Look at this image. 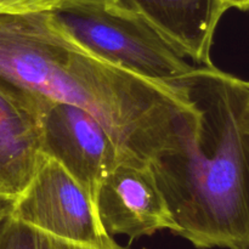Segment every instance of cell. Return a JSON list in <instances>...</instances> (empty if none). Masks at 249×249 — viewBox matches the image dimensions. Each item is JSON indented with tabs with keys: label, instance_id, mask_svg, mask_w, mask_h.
<instances>
[{
	"label": "cell",
	"instance_id": "3",
	"mask_svg": "<svg viewBox=\"0 0 249 249\" xmlns=\"http://www.w3.org/2000/svg\"><path fill=\"white\" fill-rule=\"evenodd\" d=\"M48 12L56 28L83 50L143 79L177 90L195 68L147 22L106 0H62Z\"/></svg>",
	"mask_w": 249,
	"mask_h": 249
},
{
	"label": "cell",
	"instance_id": "6",
	"mask_svg": "<svg viewBox=\"0 0 249 249\" xmlns=\"http://www.w3.org/2000/svg\"><path fill=\"white\" fill-rule=\"evenodd\" d=\"M95 203L109 236L124 235L133 241L160 230H177L147 162L121 158L102 179Z\"/></svg>",
	"mask_w": 249,
	"mask_h": 249
},
{
	"label": "cell",
	"instance_id": "5",
	"mask_svg": "<svg viewBox=\"0 0 249 249\" xmlns=\"http://www.w3.org/2000/svg\"><path fill=\"white\" fill-rule=\"evenodd\" d=\"M33 111L41 152L60 163L96 202L102 179L124 157L113 136L94 114L75 105L38 100Z\"/></svg>",
	"mask_w": 249,
	"mask_h": 249
},
{
	"label": "cell",
	"instance_id": "1",
	"mask_svg": "<svg viewBox=\"0 0 249 249\" xmlns=\"http://www.w3.org/2000/svg\"><path fill=\"white\" fill-rule=\"evenodd\" d=\"M0 88L32 111L38 100L87 109L124 157L147 163L177 145L194 112L181 91L83 50L56 28L48 11L0 15Z\"/></svg>",
	"mask_w": 249,
	"mask_h": 249
},
{
	"label": "cell",
	"instance_id": "8",
	"mask_svg": "<svg viewBox=\"0 0 249 249\" xmlns=\"http://www.w3.org/2000/svg\"><path fill=\"white\" fill-rule=\"evenodd\" d=\"M43 156L36 114L0 88V192L16 198Z\"/></svg>",
	"mask_w": 249,
	"mask_h": 249
},
{
	"label": "cell",
	"instance_id": "9",
	"mask_svg": "<svg viewBox=\"0 0 249 249\" xmlns=\"http://www.w3.org/2000/svg\"><path fill=\"white\" fill-rule=\"evenodd\" d=\"M0 249H102L71 242L38 230L11 214L0 224ZM114 249H126L118 246Z\"/></svg>",
	"mask_w": 249,
	"mask_h": 249
},
{
	"label": "cell",
	"instance_id": "12",
	"mask_svg": "<svg viewBox=\"0 0 249 249\" xmlns=\"http://www.w3.org/2000/svg\"><path fill=\"white\" fill-rule=\"evenodd\" d=\"M228 11L229 9H237L241 11H249V0H220Z\"/></svg>",
	"mask_w": 249,
	"mask_h": 249
},
{
	"label": "cell",
	"instance_id": "10",
	"mask_svg": "<svg viewBox=\"0 0 249 249\" xmlns=\"http://www.w3.org/2000/svg\"><path fill=\"white\" fill-rule=\"evenodd\" d=\"M62 0H0V15H24L55 9Z\"/></svg>",
	"mask_w": 249,
	"mask_h": 249
},
{
	"label": "cell",
	"instance_id": "2",
	"mask_svg": "<svg viewBox=\"0 0 249 249\" xmlns=\"http://www.w3.org/2000/svg\"><path fill=\"white\" fill-rule=\"evenodd\" d=\"M175 89L194 113L177 145L148 163L174 233L197 249H249V82L204 66Z\"/></svg>",
	"mask_w": 249,
	"mask_h": 249
},
{
	"label": "cell",
	"instance_id": "11",
	"mask_svg": "<svg viewBox=\"0 0 249 249\" xmlns=\"http://www.w3.org/2000/svg\"><path fill=\"white\" fill-rule=\"evenodd\" d=\"M15 198L7 195L1 194L0 192V224L2 223L5 218L10 214L12 209V204H14Z\"/></svg>",
	"mask_w": 249,
	"mask_h": 249
},
{
	"label": "cell",
	"instance_id": "4",
	"mask_svg": "<svg viewBox=\"0 0 249 249\" xmlns=\"http://www.w3.org/2000/svg\"><path fill=\"white\" fill-rule=\"evenodd\" d=\"M10 214L71 242L102 249L119 246L102 226L96 204L87 190L60 163L45 155L27 186L15 198Z\"/></svg>",
	"mask_w": 249,
	"mask_h": 249
},
{
	"label": "cell",
	"instance_id": "7",
	"mask_svg": "<svg viewBox=\"0 0 249 249\" xmlns=\"http://www.w3.org/2000/svg\"><path fill=\"white\" fill-rule=\"evenodd\" d=\"M134 15L162 34L185 57L213 66L214 34L226 9L220 0H106Z\"/></svg>",
	"mask_w": 249,
	"mask_h": 249
}]
</instances>
